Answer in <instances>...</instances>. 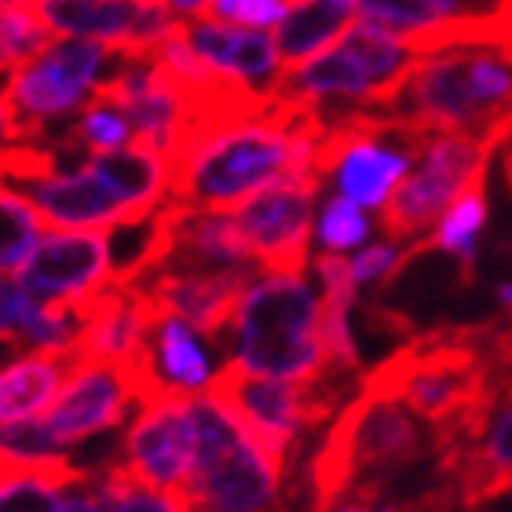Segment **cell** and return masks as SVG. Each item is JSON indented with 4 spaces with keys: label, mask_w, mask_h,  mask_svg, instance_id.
<instances>
[{
    "label": "cell",
    "mask_w": 512,
    "mask_h": 512,
    "mask_svg": "<svg viewBox=\"0 0 512 512\" xmlns=\"http://www.w3.org/2000/svg\"><path fill=\"white\" fill-rule=\"evenodd\" d=\"M322 136H326V118L319 110L275 96L264 110L227 121L194 139L172 161L169 202L231 213L256 191L286 176L319 172Z\"/></svg>",
    "instance_id": "obj_1"
},
{
    "label": "cell",
    "mask_w": 512,
    "mask_h": 512,
    "mask_svg": "<svg viewBox=\"0 0 512 512\" xmlns=\"http://www.w3.org/2000/svg\"><path fill=\"white\" fill-rule=\"evenodd\" d=\"M421 132H465L502 147L512 136V44H458L417 59L388 107Z\"/></svg>",
    "instance_id": "obj_2"
},
{
    "label": "cell",
    "mask_w": 512,
    "mask_h": 512,
    "mask_svg": "<svg viewBox=\"0 0 512 512\" xmlns=\"http://www.w3.org/2000/svg\"><path fill=\"white\" fill-rule=\"evenodd\" d=\"M224 363L249 374L311 381L330 370L322 344V293L293 271H260L224 330Z\"/></svg>",
    "instance_id": "obj_3"
},
{
    "label": "cell",
    "mask_w": 512,
    "mask_h": 512,
    "mask_svg": "<svg viewBox=\"0 0 512 512\" xmlns=\"http://www.w3.org/2000/svg\"><path fill=\"white\" fill-rule=\"evenodd\" d=\"M187 410L198 432V458L183 491L191 512H286V465L256 443L235 410L213 392L187 395Z\"/></svg>",
    "instance_id": "obj_4"
},
{
    "label": "cell",
    "mask_w": 512,
    "mask_h": 512,
    "mask_svg": "<svg viewBox=\"0 0 512 512\" xmlns=\"http://www.w3.org/2000/svg\"><path fill=\"white\" fill-rule=\"evenodd\" d=\"M421 55L388 33L355 22L308 63L286 70L278 96L304 107H388Z\"/></svg>",
    "instance_id": "obj_5"
},
{
    "label": "cell",
    "mask_w": 512,
    "mask_h": 512,
    "mask_svg": "<svg viewBox=\"0 0 512 512\" xmlns=\"http://www.w3.org/2000/svg\"><path fill=\"white\" fill-rule=\"evenodd\" d=\"M337 377L344 374L326 370L311 381H286V377L249 374L242 366L224 363L216 370L209 392L220 395L238 414V421L253 432L256 443L289 469L311 428L341 414L344 392Z\"/></svg>",
    "instance_id": "obj_6"
},
{
    "label": "cell",
    "mask_w": 512,
    "mask_h": 512,
    "mask_svg": "<svg viewBox=\"0 0 512 512\" xmlns=\"http://www.w3.org/2000/svg\"><path fill=\"white\" fill-rule=\"evenodd\" d=\"M118 52L96 41L59 37L37 59L11 70L4 81V99L15 114L19 143H41L55 121L81 114L96 96L99 81L110 74Z\"/></svg>",
    "instance_id": "obj_7"
},
{
    "label": "cell",
    "mask_w": 512,
    "mask_h": 512,
    "mask_svg": "<svg viewBox=\"0 0 512 512\" xmlns=\"http://www.w3.org/2000/svg\"><path fill=\"white\" fill-rule=\"evenodd\" d=\"M498 143L465 132H428L414 165L381 209V231L392 242H417L439 216L458 202L476 180H487V165Z\"/></svg>",
    "instance_id": "obj_8"
},
{
    "label": "cell",
    "mask_w": 512,
    "mask_h": 512,
    "mask_svg": "<svg viewBox=\"0 0 512 512\" xmlns=\"http://www.w3.org/2000/svg\"><path fill=\"white\" fill-rule=\"evenodd\" d=\"M322 183L326 180L319 172H297L231 209L260 271L304 275L311 267V231H315V202Z\"/></svg>",
    "instance_id": "obj_9"
},
{
    "label": "cell",
    "mask_w": 512,
    "mask_h": 512,
    "mask_svg": "<svg viewBox=\"0 0 512 512\" xmlns=\"http://www.w3.org/2000/svg\"><path fill=\"white\" fill-rule=\"evenodd\" d=\"M15 278L41 304L85 311L118 278L110 231H52L37 242Z\"/></svg>",
    "instance_id": "obj_10"
},
{
    "label": "cell",
    "mask_w": 512,
    "mask_h": 512,
    "mask_svg": "<svg viewBox=\"0 0 512 512\" xmlns=\"http://www.w3.org/2000/svg\"><path fill=\"white\" fill-rule=\"evenodd\" d=\"M198 458V432H194L187 395L165 392L150 395L136 406L121 443V465L132 480L158 487V491H187Z\"/></svg>",
    "instance_id": "obj_11"
},
{
    "label": "cell",
    "mask_w": 512,
    "mask_h": 512,
    "mask_svg": "<svg viewBox=\"0 0 512 512\" xmlns=\"http://www.w3.org/2000/svg\"><path fill=\"white\" fill-rule=\"evenodd\" d=\"M55 37L107 44L121 55H150L180 19L161 0H33Z\"/></svg>",
    "instance_id": "obj_12"
},
{
    "label": "cell",
    "mask_w": 512,
    "mask_h": 512,
    "mask_svg": "<svg viewBox=\"0 0 512 512\" xmlns=\"http://www.w3.org/2000/svg\"><path fill=\"white\" fill-rule=\"evenodd\" d=\"M139 406V388L132 366L121 363H96V359H77L63 392L44 410V425L63 447H74L81 439L103 436L118 428L128 410Z\"/></svg>",
    "instance_id": "obj_13"
},
{
    "label": "cell",
    "mask_w": 512,
    "mask_h": 512,
    "mask_svg": "<svg viewBox=\"0 0 512 512\" xmlns=\"http://www.w3.org/2000/svg\"><path fill=\"white\" fill-rule=\"evenodd\" d=\"M260 271H235V267H158L139 286L161 311L180 315L209 341L220 344L224 330L238 311V300Z\"/></svg>",
    "instance_id": "obj_14"
},
{
    "label": "cell",
    "mask_w": 512,
    "mask_h": 512,
    "mask_svg": "<svg viewBox=\"0 0 512 512\" xmlns=\"http://www.w3.org/2000/svg\"><path fill=\"white\" fill-rule=\"evenodd\" d=\"M209 337L198 333L191 322H183L172 311H161L150 322L147 344L139 352L132 374H136L139 403L150 395H198L209 392L216 377L213 352H209Z\"/></svg>",
    "instance_id": "obj_15"
},
{
    "label": "cell",
    "mask_w": 512,
    "mask_h": 512,
    "mask_svg": "<svg viewBox=\"0 0 512 512\" xmlns=\"http://www.w3.org/2000/svg\"><path fill=\"white\" fill-rule=\"evenodd\" d=\"M183 37L194 48V55L205 66H213L216 74L249 88L253 96H278V85L286 77L282 55L275 48V37L264 30H246L220 19H187Z\"/></svg>",
    "instance_id": "obj_16"
},
{
    "label": "cell",
    "mask_w": 512,
    "mask_h": 512,
    "mask_svg": "<svg viewBox=\"0 0 512 512\" xmlns=\"http://www.w3.org/2000/svg\"><path fill=\"white\" fill-rule=\"evenodd\" d=\"M15 191L26 194L44 224L59 227V231H114V227H125V209L88 161L77 165L74 172H63L55 165V169L19 183Z\"/></svg>",
    "instance_id": "obj_17"
},
{
    "label": "cell",
    "mask_w": 512,
    "mask_h": 512,
    "mask_svg": "<svg viewBox=\"0 0 512 512\" xmlns=\"http://www.w3.org/2000/svg\"><path fill=\"white\" fill-rule=\"evenodd\" d=\"M88 165L103 176L114 198L125 209V227L147 224L150 216L158 213L161 205L169 202L172 191V161L161 150L147 147V143H128L121 150H107V154H92Z\"/></svg>",
    "instance_id": "obj_18"
},
{
    "label": "cell",
    "mask_w": 512,
    "mask_h": 512,
    "mask_svg": "<svg viewBox=\"0 0 512 512\" xmlns=\"http://www.w3.org/2000/svg\"><path fill=\"white\" fill-rule=\"evenodd\" d=\"M74 352H19L0 363V425L44 417L74 370Z\"/></svg>",
    "instance_id": "obj_19"
},
{
    "label": "cell",
    "mask_w": 512,
    "mask_h": 512,
    "mask_svg": "<svg viewBox=\"0 0 512 512\" xmlns=\"http://www.w3.org/2000/svg\"><path fill=\"white\" fill-rule=\"evenodd\" d=\"M348 26H352V8H341L333 0H300V4H289L286 19L278 22L271 37L282 55V66L293 70L308 63L311 55L326 52Z\"/></svg>",
    "instance_id": "obj_20"
},
{
    "label": "cell",
    "mask_w": 512,
    "mask_h": 512,
    "mask_svg": "<svg viewBox=\"0 0 512 512\" xmlns=\"http://www.w3.org/2000/svg\"><path fill=\"white\" fill-rule=\"evenodd\" d=\"M88 469L59 465V469H8L0 472V512H55L63 494L81 483Z\"/></svg>",
    "instance_id": "obj_21"
},
{
    "label": "cell",
    "mask_w": 512,
    "mask_h": 512,
    "mask_svg": "<svg viewBox=\"0 0 512 512\" xmlns=\"http://www.w3.org/2000/svg\"><path fill=\"white\" fill-rule=\"evenodd\" d=\"M483 224H487V180H476L469 191L458 194V202L450 205L447 213L439 216L436 235L428 238V246L450 253L469 271L476 264V253H480Z\"/></svg>",
    "instance_id": "obj_22"
},
{
    "label": "cell",
    "mask_w": 512,
    "mask_h": 512,
    "mask_svg": "<svg viewBox=\"0 0 512 512\" xmlns=\"http://www.w3.org/2000/svg\"><path fill=\"white\" fill-rule=\"evenodd\" d=\"M44 220L22 191L0 183V275H15L44 238Z\"/></svg>",
    "instance_id": "obj_23"
},
{
    "label": "cell",
    "mask_w": 512,
    "mask_h": 512,
    "mask_svg": "<svg viewBox=\"0 0 512 512\" xmlns=\"http://www.w3.org/2000/svg\"><path fill=\"white\" fill-rule=\"evenodd\" d=\"M52 41V30L41 22L33 0H0V74L26 66Z\"/></svg>",
    "instance_id": "obj_24"
},
{
    "label": "cell",
    "mask_w": 512,
    "mask_h": 512,
    "mask_svg": "<svg viewBox=\"0 0 512 512\" xmlns=\"http://www.w3.org/2000/svg\"><path fill=\"white\" fill-rule=\"evenodd\" d=\"M66 139L81 143L88 154H107V150H121L128 143H136V128H132V121H128V114L118 103L92 96L85 103V110L77 114L74 128H70Z\"/></svg>",
    "instance_id": "obj_25"
},
{
    "label": "cell",
    "mask_w": 512,
    "mask_h": 512,
    "mask_svg": "<svg viewBox=\"0 0 512 512\" xmlns=\"http://www.w3.org/2000/svg\"><path fill=\"white\" fill-rule=\"evenodd\" d=\"M370 231H374V224H370L363 205L348 202L344 194H330L322 202L319 224H315V238H319L322 253H352V249H363Z\"/></svg>",
    "instance_id": "obj_26"
},
{
    "label": "cell",
    "mask_w": 512,
    "mask_h": 512,
    "mask_svg": "<svg viewBox=\"0 0 512 512\" xmlns=\"http://www.w3.org/2000/svg\"><path fill=\"white\" fill-rule=\"evenodd\" d=\"M103 483H107V512H191L180 491H158L132 480L121 461L103 465Z\"/></svg>",
    "instance_id": "obj_27"
},
{
    "label": "cell",
    "mask_w": 512,
    "mask_h": 512,
    "mask_svg": "<svg viewBox=\"0 0 512 512\" xmlns=\"http://www.w3.org/2000/svg\"><path fill=\"white\" fill-rule=\"evenodd\" d=\"M476 458H483L498 476L512 483V395L505 403L494 406L491 421L483 428L480 447H469Z\"/></svg>",
    "instance_id": "obj_28"
},
{
    "label": "cell",
    "mask_w": 512,
    "mask_h": 512,
    "mask_svg": "<svg viewBox=\"0 0 512 512\" xmlns=\"http://www.w3.org/2000/svg\"><path fill=\"white\" fill-rule=\"evenodd\" d=\"M41 308V300H33L26 289L19 286V278L0 275V341L4 344H22V333L33 322Z\"/></svg>",
    "instance_id": "obj_29"
},
{
    "label": "cell",
    "mask_w": 512,
    "mask_h": 512,
    "mask_svg": "<svg viewBox=\"0 0 512 512\" xmlns=\"http://www.w3.org/2000/svg\"><path fill=\"white\" fill-rule=\"evenodd\" d=\"M289 0H213L209 15L231 26H246V30H271L286 19Z\"/></svg>",
    "instance_id": "obj_30"
},
{
    "label": "cell",
    "mask_w": 512,
    "mask_h": 512,
    "mask_svg": "<svg viewBox=\"0 0 512 512\" xmlns=\"http://www.w3.org/2000/svg\"><path fill=\"white\" fill-rule=\"evenodd\" d=\"M55 512H107V483H103V469L88 472L85 480L74 483L70 494H63V505Z\"/></svg>",
    "instance_id": "obj_31"
},
{
    "label": "cell",
    "mask_w": 512,
    "mask_h": 512,
    "mask_svg": "<svg viewBox=\"0 0 512 512\" xmlns=\"http://www.w3.org/2000/svg\"><path fill=\"white\" fill-rule=\"evenodd\" d=\"M161 4H165L180 22L202 19V15H209V8H213V0H161Z\"/></svg>",
    "instance_id": "obj_32"
},
{
    "label": "cell",
    "mask_w": 512,
    "mask_h": 512,
    "mask_svg": "<svg viewBox=\"0 0 512 512\" xmlns=\"http://www.w3.org/2000/svg\"><path fill=\"white\" fill-rule=\"evenodd\" d=\"M11 143H19V132H15V114H11L8 99L0 92V150H8Z\"/></svg>",
    "instance_id": "obj_33"
},
{
    "label": "cell",
    "mask_w": 512,
    "mask_h": 512,
    "mask_svg": "<svg viewBox=\"0 0 512 512\" xmlns=\"http://www.w3.org/2000/svg\"><path fill=\"white\" fill-rule=\"evenodd\" d=\"M370 509H374V498H370V494H348L333 512H370Z\"/></svg>",
    "instance_id": "obj_34"
},
{
    "label": "cell",
    "mask_w": 512,
    "mask_h": 512,
    "mask_svg": "<svg viewBox=\"0 0 512 512\" xmlns=\"http://www.w3.org/2000/svg\"><path fill=\"white\" fill-rule=\"evenodd\" d=\"M494 297H498V304H502V308L509 311V319H512V278L498 282V289H494Z\"/></svg>",
    "instance_id": "obj_35"
},
{
    "label": "cell",
    "mask_w": 512,
    "mask_h": 512,
    "mask_svg": "<svg viewBox=\"0 0 512 512\" xmlns=\"http://www.w3.org/2000/svg\"><path fill=\"white\" fill-rule=\"evenodd\" d=\"M0 344H4V341H0Z\"/></svg>",
    "instance_id": "obj_36"
}]
</instances>
